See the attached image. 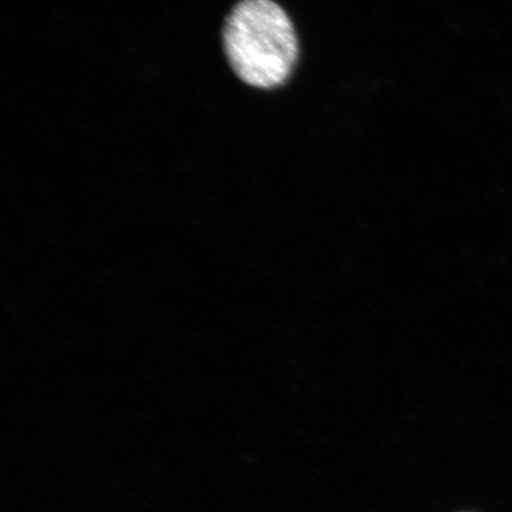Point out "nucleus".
<instances>
[{
  "instance_id": "f257e3e1",
  "label": "nucleus",
  "mask_w": 512,
  "mask_h": 512,
  "mask_svg": "<svg viewBox=\"0 0 512 512\" xmlns=\"http://www.w3.org/2000/svg\"><path fill=\"white\" fill-rule=\"evenodd\" d=\"M229 67L246 85L283 86L299 56L296 31L285 10L273 0H241L222 27Z\"/></svg>"
}]
</instances>
